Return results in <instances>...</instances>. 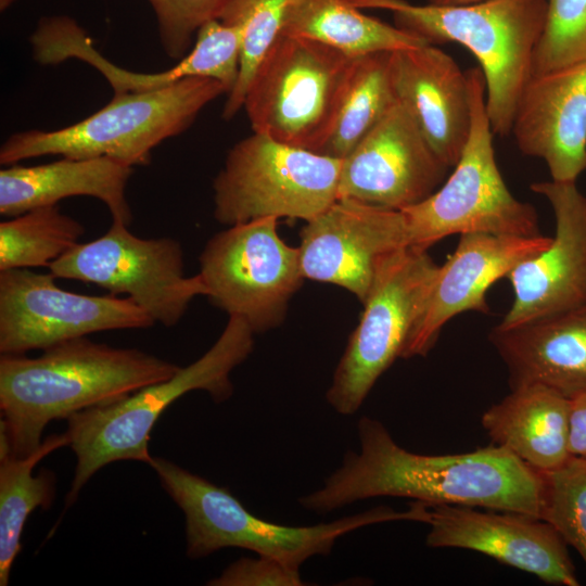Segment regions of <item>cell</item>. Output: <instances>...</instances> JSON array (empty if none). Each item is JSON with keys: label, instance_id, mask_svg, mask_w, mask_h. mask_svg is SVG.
Returning <instances> with one entry per match:
<instances>
[{"label": "cell", "instance_id": "cell-24", "mask_svg": "<svg viewBox=\"0 0 586 586\" xmlns=\"http://www.w3.org/2000/svg\"><path fill=\"white\" fill-rule=\"evenodd\" d=\"M280 34L308 38L352 58L430 44L364 14L352 0H290Z\"/></svg>", "mask_w": 586, "mask_h": 586}, {"label": "cell", "instance_id": "cell-16", "mask_svg": "<svg viewBox=\"0 0 586 586\" xmlns=\"http://www.w3.org/2000/svg\"><path fill=\"white\" fill-rule=\"evenodd\" d=\"M531 190L548 200L556 232L551 243L507 276L514 298L497 324L510 328L586 303V196L575 182L543 181Z\"/></svg>", "mask_w": 586, "mask_h": 586}, {"label": "cell", "instance_id": "cell-25", "mask_svg": "<svg viewBox=\"0 0 586 586\" xmlns=\"http://www.w3.org/2000/svg\"><path fill=\"white\" fill-rule=\"evenodd\" d=\"M69 445L67 434H51L25 457L0 454V585L7 586L13 563L22 549L24 525L36 508L47 510L53 502L56 476L42 468L34 474L41 459Z\"/></svg>", "mask_w": 586, "mask_h": 586}, {"label": "cell", "instance_id": "cell-2", "mask_svg": "<svg viewBox=\"0 0 586 586\" xmlns=\"http://www.w3.org/2000/svg\"><path fill=\"white\" fill-rule=\"evenodd\" d=\"M179 366L137 348L87 336L42 351L0 356V454L25 457L42 443L49 422L111 404L173 377Z\"/></svg>", "mask_w": 586, "mask_h": 586}, {"label": "cell", "instance_id": "cell-3", "mask_svg": "<svg viewBox=\"0 0 586 586\" xmlns=\"http://www.w3.org/2000/svg\"><path fill=\"white\" fill-rule=\"evenodd\" d=\"M359 9L392 11L395 26L430 44L457 42L477 60L494 135L511 133L521 93L532 76L547 0H484L463 5H417L405 0H352Z\"/></svg>", "mask_w": 586, "mask_h": 586}, {"label": "cell", "instance_id": "cell-27", "mask_svg": "<svg viewBox=\"0 0 586 586\" xmlns=\"http://www.w3.org/2000/svg\"><path fill=\"white\" fill-rule=\"evenodd\" d=\"M85 227L56 205L27 211L0 222V271L49 267L77 243Z\"/></svg>", "mask_w": 586, "mask_h": 586}, {"label": "cell", "instance_id": "cell-26", "mask_svg": "<svg viewBox=\"0 0 586 586\" xmlns=\"http://www.w3.org/2000/svg\"><path fill=\"white\" fill-rule=\"evenodd\" d=\"M396 101L391 52L356 58L332 129L318 153L343 160Z\"/></svg>", "mask_w": 586, "mask_h": 586}, {"label": "cell", "instance_id": "cell-13", "mask_svg": "<svg viewBox=\"0 0 586 586\" xmlns=\"http://www.w3.org/2000/svg\"><path fill=\"white\" fill-rule=\"evenodd\" d=\"M52 272L0 271V353L26 354L88 334L155 322L128 297L61 289Z\"/></svg>", "mask_w": 586, "mask_h": 586}, {"label": "cell", "instance_id": "cell-34", "mask_svg": "<svg viewBox=\"0 0 586 586\" xmlns=\"http://www.w3.org/2000/svg\"><path fill=\"white\" fill-rule=\"evenodd\" d=\"M430 4L434 5H463L481 2L484 0H428Z\"/></svg>", "mask_w": 586, "mask_h": 586}, {"label": "cell", "instance_id": "cell-18", "mask_svg": "<svg viewBox=\"0 0 586 586\" xmlns=\"http://www.w3.org/2000/svg\"><path fill=\"white\" fill-rule=\"evenodd\" d=\"M552 238L517 237L493 233L460 234L459 242L440 266L438 273L421 315L416 321L402 358L425 356L434 346L443 327L464 311H489L486 293L499 279L550 243Z\"/></svg>", "mask_w": 586, "mask_h": 586}, {"label": "cell", "instance_id": "cell-22", "mask_svg": "<svg viewBox=\"0 0 586 586\" xmlns=\"http://www.w3.org/2000/svg\"><path fill=\"white\" fill-rule=\"evenodd\" d=\"M133 167L110 157H64L47 164H13L0 170V214L14 217L56 205L71 196H92L109 208L113 221L129 226L126 188Z\"/></svg>", "mask_w": 586, "mask_h": 586}, {"label": "cell", "instance_id": "cell-1", "mask_svg": "<svg viewBox=\"0 0 586 586\" xmlns=\"http://www.w3.org/2000/svg\"><path fill=\"white\" fill-rule=\"evenodd\" d=\"M359 450L348 451L323 485L300 498L316 513L373 497H405L517 512L540 519L542 476L508 449L491 444L453 455L400 447L377 419L358 421Z\"/></svg>", "mask_w": 586, "mask_h": 586}, {"label": "cell", "instance_id": "cell-15", "mask_svg": "<svg viewBox=\"0 0 586 586\" xmlns=\"http://www.w3.org/2000/svg\"><path fill=\"white\" fill-rule=\"evenodd\" d=\"M298 246L305 279L339 285L362 304L385 254L408 246L402 211L339 199L305 221Z\"/></svg>", "mask_w": 586, "mask_h": 586}, {"label": "cell", "instance_id": "cell-7", "mask_svg": "<svg viewBox=\"0 0 586 586\" xmlns=\"http://www.w3.org/2000/svg\"><path fill=\"white\" fill-rule=\"evenodd\" d=\"M466 75L471 104L469 139L450 176L426 199L400 209L408 246L428 250L448 235L474 232L542 234L536 209L512 195L497 166L483 72L472 67Z\"/></svg>", "mask_w": 586, "mask_h": 586}, {"label": "cell", "instance_id": "cell-17", "mask_svg": "<svg viewBox=\"0 0 586 586\" xmlns=\"http://www.w3.org/2000/svg\"><path fill=\"white\" fill-rule=\"evenodd\" d=\"M432 548H462L537 576L545 583L578 586L568 544L548 522L517 512L468 506H430Z\"/></svg>", "mask_w": 586, "mask_h": 586}, {"label": "cell", "instance_id": "cell-10", "mask_svg": "<svg viewBox=\"0 0 586 586\" xmlns=\"http://www.w3.org/2000/svg\"><path fill=\"white\" fill-rule=\"evenodd\" d=\"M440 266L428 250L404 246L377 264L364 311L335 368L326 398L339 413H355L378 379L402 357Z\"/></svg>", "mask_w": 586, "mask_h": 586}, {"label": "cell", "instance_id": "cell-20", "mask_svg": "<svg viewBox=\"0 0 586 586\" xmlns=\"http://www.w3.org/2000/svg\"><path fill=\"white\" fill-rule=\"evenodd\" d=\"M391 75L397 99L440 160L454 167L471 129L466 73L449 54L424 44L391 52Z\"/></svg>", "mask_w": 586, "mask_h": 586}, {"label": "cell", "instance_id": "cell-8", "mask_svg": "<svg viewBox=\"0 0 586 586\" xmlns=\"http://www.w3.org/2000/svg\"><path fill=\"white\" fill-rule=\"evenodd\" d=\"M355 59L318 41L280 34L244 99L253 131L318 153Z\"/></svg>", "mask_w": 586, "mask_h": 586}, {"label": "cell", "instance_id": "cell-11", "mask_svg": "<svg viewBox=\"0 0 586 586\" xmlns=\"http://www.w3.org/2000/svg\"><path fill=\"white\" fill-rule=\"evenodd\" d=\"M200 277L211 303L263 332L279 326L305 279L298 247L286 244L278 219L229 226L205 244Z\"/></svg>", "mask_w": 586, "mask_h": 586}, {"label": "cell", "instance_id": "cell-21", "mask_svg": "<svg viewBox=\"0 0 586 586\" xmlns=\"http://www.w3.org/2000/svg\"><path fill=\"white\" fill-rule=\"evenodd\" d=\"M489 341L511 388L542 384L568 398L586 390V303L510 328L495 326Z\"/></svg>", "mask_w": 586, "mask_h": 586}, {"label": "cell", "instance_id": "cell-30", "mask_svg": "<svg viewBox=\"0 0 586 586\" xmlns=\"http://www.w3.org/2000/svg\"><path fill=\"white\" fill-rule=\"evenodd\" d=\"M586 60V0H547L544 30L535 48L532 76Z\"/></svg>", "mask_w": 586, "mask_h": 586}, {"label": "cell", "instance_id": "cell-5", "mask_svg": "<svg viewBox=\"0 0 586 586\" xmlns=\"http://www.w3.org/2000/svg\"><path fill=\"white\" fill-rule=\"evenodd\" d=\"M254 332L237 317L229 320L217 341L199 359L169 379L146 385L111 404L72 415L65 433L76 466L65 504L73 505L87 482L115 461L150 463L149 442L153 426L175 400L191 391H205L216 403L233 393L231 371L253 351Z\"/></svg>", "mask_w": 586, "mask_h": 586}, {"label": "cell", "instance_id": "cell-32", "mask_svg": "<svg viewBox=\"0 0 586 586\" xmlns=\"http://www.w3.org/2000/svg\"><path fill=\"white\" fill-rule=\"evenodd\" d=\"M206 584L209 586L305 585L300 569L278 559L259 555L257 558L238 559Z\"/></svg>", "mask_w": 586, "mask_h": 586}, {"label": "cell", "instance_id": "cell-31", "mask_svg": "<svg viewBox=\"0 0 586 586\" xmlns=\"http://www.w3.org/2000/svg\"><path fill=\"white\" fill-rule=\"evenodd\" d=\"M152 7L162 47L173 60L191 50L192 39L207 22L219 20L229 0H146Z\"/></svg>", "mask_w": 586, "mask_h": 586}, {"label": "cell", "instance_id": "cell-35", "mask_svg": "<svg viewBox=\"0 0 586 586\" xmlns=\"http://www.w3.org/2000/svg\"><path fill=\"white\" fill-rule=\"evenodd\" d=\"M16 0H0V10L4 11L11 7Z\"/></svg>", "mask_w": 586, "mask_h": 586}, {"label": "cell", "instance_id": "cell-9", "mask_svg": "<svg viewBox=\"0 0 586 586\" xmlns=\"http://www.w3.org/2000/svg\"><path fill=\"white\" fill-rule=\"evenodd\" d=\"M342 160L266 135L237 142L213 182L214 217L232 226L275 217L308 221L339 200Z\"/></svg>", "mask_w": 586, "mask_h": 586}, {"label": "cell", "instance_id": "cell-28", "mask_svg": "<svg viewBox=\"0 0 586 586\" xmlns=\"http://www.w3.org/2000/svg\"><path fill=\"white\" fill-rule=\"evenodd\" d=\"M290 0H229L220 21L238 26L242 49L237 82L227 94L222 117L232 118L243 109L251 81L265 55L281 33Z\"/></svg>", "mask_w": 586, "mask_h": 586}, {"label": "cell", "instance_id": "cell-6", "mask_svg": "<svg viewBox=\"0 0 586 586\" xmlns=\"http://www.w3.org/2000/svg\"><path fill=\"white\" fill-rule=\"evenodd\" d=\"M225 93L222 84L204 77L184 78L156 90L114 93L110 103L78 123L11 135L0 148V163L62 155L146 165L154 148L187 130L207 104Z\"/></svg>", "mask_w": 586, "mask_h": 586}, {"label": "cell", "instance_id": "cell-29", "mask_svg": "<svg viewBox=\"0 0 586 586\" xmlns=\"http://www.w3.org/2000/svg\"><path fill=\"white\" fill-rule=\"evenodd\" d=\"M539 473L540 519L560 533L586 565V458L570 457L560 467Z\"/></svg>", "mask_w": 586, "mask_h": 586}, {"label": "cell", "instance_id": "cell-12", "mask_svg": "<svg viewBox=\"0 0 586 586\" xmlns=\"http://www.w3.org/2000/svg\"><path fill=\"white\" fill-rule=\"evenodd\" d=\"M56 278L95 284L110 294H124L154 322L176 326L191 301L205 295L200 275L187 277L180 243L171 238H140L127 225L112 221L101 237L77 243L54 260Z\"/></svg>", "mask_w": 586, "mask_h": 586}, {"label": "cell", "instance_id": "cell-33", "mask_svg": "<svg viewBox=\"0 0 586 586\" xmlns=\"http://www.w3.org/2000/svg\"><path fill=\"white\" fill-rule=\"evenodd\" d=\"M569 453L586 458V390L570 398Z\"/></svg>", "mask_w": 586, "mask_h": 586}, {"label": "cell", "instance_id": "cell-23", "mask_svg": "<svg viewBox=\"0 0 586 586\" xmlns=\"http://www.w3.org/2000/svg\"><path fill=\"white\" fill-rule=\"evenodd\" d=\"M570 398L542 385L511 388L492 405L481 424L493 445L504 447L536 471L563 464L569 453Z\"/></svg>", "mask_w": 586, "mask_h": 586}, {"label": "cell", "instance_id": "cell-4", "mask_svg": "<svg viewBox=\"0 0 586 586\" xmlns=\"http://www.w3.org/2000/svg\"><path fill=\"white\" fill-rule=\"evenodd\" d=\"M149 466L184 515L186 553L201 559L224 549L243 548L291 566L314 556H328L337 538L360 527L390 521L428 523L429 507L412 502L405 511L380 506L354 515L310 526H290L260 519L227 488L163 457Z\"/></svg>", "mask_w": 586, "mask_h": 586}, {"label": "cell", "instance_id": "cell-14", "mask_svg": "<svg viewBox=\"0 0 586 586\" xmlns=\"http://www.w3.org/2000/svg\"><path fill=\"white\" fill-rule=\"evenodd\" d=\"M448 168L397 99L342 160L339 199L400 211L431 195Z\"/></svg>", "mask_w": 586, "mask_h": 586}, {"label": "cell", "instance_id": "cell-19", "mask_svg": "<svg viewBox=\"0 0 586 586\" xmlns=\"http://www.w3.org/2000/svg\"><path fill=\"white\" fill-rule=\"evenodd\" d=\"M511 133L523 154L546 163L551 180L575 182L586 170V60L531 76Z\"/></svg>", "mask_w": 586, "mask_h": 586}]
</instances>
